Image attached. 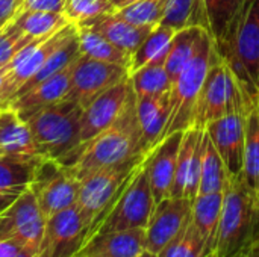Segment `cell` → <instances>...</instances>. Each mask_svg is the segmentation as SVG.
Here are the masks:
<instances>
[{
  "label": "cell",
  "mask_w": 259,
  "mask_h": 257,
  "mask_svg": "<svg viewBox=\"0 0 259 257\" xmlns=\"http://www.w3.org/2000/svg\"><path fill=\"white\" fill-rule=\"evenodd\" d=\"M182 135L184 132H176L170 136H165L147 153L144 159V168L149 177L155 203H159L164 198L170 197Z\"/></svg>",
  "instance_id": "obj_18"
},
{
  "label": "cell",
  "mask_w": 259,
  "mask_h": 257,
  "mask_svg": "<svg viewBox=\"0 0 259 257\" xmlns=\"http://www.w3.org/2000/svg\"><path fill=\"white\" fill-rule=\"evenodd\" d=\"M23 2L24 0H0V29L17 17Z\"/></svg>",
  "instance_id": "obj_40"
},
{
  "label": "cell",
  "mask_w": 259,
  "mask_h": 257,
  "mask_svg": "<svg viewBox=\"0 0 259 257\" xmlns=\"http://www.w3.org/2000/svg\"><path fill=\"white\" fill-rule=\"evenodd\" d=\"M42 156H0V194L20 195L29 189L38 161Z\"/></svg>",
  "instance_id": "obj_25"
},
{
  "label": "cell",
  "mask_w": 259,
  "mask_h": 257,
  "mask_svg": "<svg viewBox=\"0 0 259 257\" xmlns=\"http://www.w3.org/2000/svg\"><path fill=\"white\" fill-rule=\"evenodd\" d=\"M111 2H112V0H111Z\"/></svg>",
  "instance_id": "obj_50"
},
{
  "label": "cell",
  "mask_w": 259,
  "mask_h": 257,
  "mask_svg": "<svg viewBox=\"0 0 259 257\" xmlns=\"http://www.w3.org/2000/svg\"><path fill=\"white\" fill-rule=\"evenodd\" d=\"M17 195H8V194H0V212L5 211L9 204L14 203Z\"/></svg>",
  "instance_id": "obj_43"
},
{
  "label": "cell",
  "mask_w": 259,
  "mask_h": 257,
  "mask_svg": "<svg viewBox=\"0 0 259 257\" xmlns=\"http://www.w3.org/2000/svg\"><path fill=\"white\" fill-rule=\"evenodd\" d=\"M26 245L18 241H3L0 242V257H15Z\"/></svg>",
  "instance_id": "obj_41"
},
{
  "label": "cell",
  "mask_w": 259,
  "mask_h": 257,
  "mask_svg": "<svg viewBox=\"0 0 259 257\" xmlns=\"http://www.w3.org/2000/svg\"><path fill=\"white\" fill-rule=\"evenodd\" d=\"M214 53L215 42L209 32H206L197 55L173 82L170 91V117L164 129L162 139L176 132H185L193 127L194 108Z\"/></svg>",
  "instance_id": "obj_7"
},
{
  "label": "cell",
  "mask_w": 259,
  "mask_h": 257,
  "mask_svg": "<svg viewBox=\"0 0 259 257\" xmlns=\"http://www.w3.org/2000/svg\"><path fill=\"white\" fill-rule=\"evenodd\" d=\"M77 39L80 55L102 62L118 64L131 70L132 56L121 50L120 47H117L115 44H112L102 33L85 26H77Z\"/></svg>",
  "instance_id": "obj_26"
},
{
  "label": "cell",
  "mask_w": 259,
  "mask_h": 257,
  "mask_svg": "<svg viewBox=\"0 0 259 257\" xmlns=\"http://www.w3.org/2000/svg\"><path fill=\"white\" fill-rule=\"evenodd\" d=\"M255 108L258 106L252 105L246 98L238 80L222 61L215 48L211 67L206 73V77L197 97L193 127L205 130L209 123L228 114L247 115Z\"/></svg>",
  "instance_id": "obj_5"
},
{
  "label": "cell",
  "mask_w": 259,
  "mask_h": 257,
  "mask_svg": "<svg viewBox=\"0 0 259 257\" xmlns=\"http://www.w3.org/2000/svg\"><path fill=\"white\" fill-rule=\"evenodd\" d=\"M243 3L244 0H203L208 20V32L214 42L223 36L229 23L240 11Z\"/></svg>",
  "instance_id": "obj_35"
},
{
  "label": "cell",
  "mask_w": 259,
  "mask_h": 257,
  "mask_svg": "<svg viewBox=\"0 0 259 257\" xmlns=\"http://www.w3.org/2000/svg\"><path fill=\"white\" fill-rule=\"evenodd\" d=\"M79 26L90 27L99 33H102L106 39H109L112 44L129 53L131 56L137 52V48L143 44V41L149 36V33L153 30L150 26H138L134 24L121 17H118L115 12L102 14L96 18H91Z\"/></svg>",
  "instance_id": "obj_21"
},
{
  "label": "cell",
  "mask_w": 259,
  "mask_h": 257,
  "mask_svg": "<svg viewBox=\"0 0 259 257\" xmlns=\"http://www.w3.org/2000/svg\"><path fill=\"white\" fill-rule=\"evenodd\" d=\"M217 53L238 80L246 98L259 105V0H244L223 36Z\"/></svg>",
  "instance_id": "obj_1"
},
{
  "label": "cell",
  "mask_w": 259,
  "mask_h": 257,
  "mask_svg": "<svg viewBox=\"0 0 259 257\" xmlns=\"http://www.w3.org/2000/svg\"><path fill=\"white\" fill-rule=\"evenodd\" d=\"M11 67H12V61H11V62H8V64H5V65H0V89H2V86H3L5 77L8 76V73H9Z\"/></svg>",
  "instance_id": "obj_44"
},
{
  "label": "cell",
  "mask_w": 259,
  "mask_h": 257,
  "mask_svg": "<svg viewBox=\"0 0 259 257\" xmlns=\"http://www.w3.org/2000/svg\"><path fill=\"white\" fill-rule=\"evenodd\" d=\"M131 92L132 85L131 79H127L109 88L83 108L80 120V139L83 144L100 135L120 117Z\"/></svg>",
  "instance_id": "obj_15"
},
{
  "label": "cell",
  "mask_w": 259,
  "mask_h": 257,
  "mask_svg": "<svg viewBox=\"0 0 259 257\" xmlns=\"http://www.w3.org/2000/svg\"><path fill=\"white\" fill-rule=\"evenodd\" d=\"M88 229L76 204L55 214L46 220L38 257H74L85 244Z\"/></svg>",
  "instance_id": "obj_13"
},
{
  "label": "cell",
  "mask_w": 259,
  "mask_h": 257,
  "mask_svg": "<svg viewBox=\"0 0 259 257\" xmlns=\"http://www.w3.org/2000/svg\"><path fill=\"white\" fill-rule=\"evenodd\" d=\"M35 38L26 35L12 20L0 29V65L11 62Z\"/></svg>",
  "instance_id": "obj_38"
},
{
  "label": "cell",
  "mask_w": 259,
  "mask_h": 257,
  "mask_svg": "<svg viewBox=\"0 0 259 257\" xmlns=\"http://www.w3.org/2000/svg\"><path fill=\"white\" fill-rule=\"evenodd\" d=\"M176 33V29L167 26V24H158L153 27V30L149 33V36L143 41V44L137 48V52L132 55L131 62V74L152 62L164 64L170 50L171 39Z\"/></svg>",
  "instance_id": "obj_28"
},
{
  "label": "cell",
  "mask_w": 259,
  "mask_h": 257,
  "mask_svg": "<svg viewBox=\"0 0 259 257\" xmlns=\"http://www.w3.org/2000/svg\"><path fill=\"white\" fill-rule=\"evenodd\" d=\"M202 139L203 130L200 129L191 127L184 132L170 197H187L190 200L197 197L202 170Z\"/></svg>",
  "instance_id": "obj_17"
},
{
  "label": "cell",
  "mask_w": 259,
  "mask_h": 257,
  "mask_svg": "<svg viewBox=\"0 0 259 257\" xmlns=\"http://www.w3.org/2000/svg\"><path fill=\"white\" fill-rule=\"evenodd\" d=\"M0 111H2V108H0Z\"/></svg>",
  "instance_id": "obj_48"
},
{
  "label": "cell",
  "mask_w": 259,
  "mask_h": 257,
  "mask_svg": "<svg viewBox=\"0 0 259 257\" xmlns=\"http://www.w3.org/2000/svg\"><path fill=\"white\" fill-rule=\"evenodd\" d=\"M135 2H138V0H112V8H114V11H117V9L124 8V6L135 3Z\"/></svg>",
  "instance_id": "obj_46"
},
{
  "label": "cell",
  "mask_w": 259,
  "mask_h": 257,
  "mask_svg": "<svg viewBox=\"0 0 259 257\" xmlns=\"http://www.w3.org/2000/svg\"><path fill=\"white\" fill-rule=\"evenodd\" d=\"M129 77L131 71L127 67L79 55L71 67L70 91L65 98L76 101L83 109L96 97Z\"/></svg>",
  "instance_id": "obj_11"
},
{
  "label": "cell",
  "mask_w": 259,
  "mask_h": 257,
  "mask_svg": "<svg viewBox=\"0 0 259 257\" xmlns=\"http://www.w3.org/2000/svg\"><path fill=\"white\" fill-rule=\"evenodd\" d=\"M38 251L36 250H33V248H29V247H26V248H23L18 254L15 257H38Z\"/></svg>",
  "instance_id": "obj_45"
},
{
  "label": "cell",
  "mask_w": 259,
  "mask_h": 257,
  "mask_svg": "<svg viewBox=\"0 0 259 257\" xmlns=\"http://www.w3.org/2000/svg\"><path fill=\"white\" fill-rule=\"evenodd\" d=\"M206 32L208 30L200 26H188L176 30L165 59V70L171 82L176 80V77L182 73V70L197 55Z\"/></svg>",
  "instance_id": "obj_24"
},
{
  "label": "cell",
  "mask_w": 259,
  "mask_h": 257,
  "mask_svg": "<svg viewBox=\"0 0 259 257\" xmlns=\"http://www.w3.org/2000/svg\"><path fill=\"white\" fill-rule=\"evenodd\" d=\"M229 257H259V236L252 239L249 244H246Z\"/></svg>",
  "instance_id": "obj_42"
},
{
  "label": "cell",
  "mask_w": 259,
  "mask_h": 257,
  "mask_svg": "<svg viewBox=\"0 0 259 257\" xmlns=\"http://www.w3.org/2000/svg\"><path fill=\"white\" fill-rule=\"evenodd\" d=\"M108 12H114L111 0H65L64 6V15L74 26Z\"/></svg>",
  "instance_id": "obj_37"
},
{
  "label": "cell",
  "mask_w": 259,
  "mask_h": 257,
  "mask_svg": "<svg viewBox=\"0 0 259 257\" xmlns=\"http://www.w3.org/2000/svg\"><path fill=\"white\" fill-rule=\"evenodd\" d=\"M162 24L176 30L188 26H200L208 30L203 0H167Z\"/></svg>",
  "instance_id": "obj_32"
},
{
  "label": "cell",
  "mask_w": 259,
  "mask_h": 257,
  "mask_svg": "<svg viewBox=\"0 0 259 257\" xmlns=\"http://www.w3.org/2000/svg\"><path fill=\"white\" fill-rule=\"evenodd\" d=\"M212 144L215 145L219 155L229 176H237L243 170L244 156V141H246V115L243 114H228L205 127Z\"/></svg>",
  "instance_id": "obj_16"
},
{
  "label": "cell",
  "mask_w": 259,
  "mask_h": 257,
  "mask_svg": "<svg viewBox=\"0 0 259 257\" xmlns=\"http://www.w3.org/2000/svg\"><path fill=\"white\" fill-rule=\"evenodd\" d=\"M65 0H24L21 11H46L64 12Z\"/></svg>",
  "instance_id": "obj_39"
},
{
  "label": "cell",
  "mask_w": 259,
  "mask_h": 257,
  "mask_svg": "<svg viewBox=\"0 0 259 257\" xmlns=\"http://www.w3.org/2000/svg\"><path fill=\"white\" fill-rule=\"evenodd\" d=\"M146 156L147 155H141L126 162L102 168L80 180L76 206L90 227L115 200Z\"/></svg>",
  "instance_id": "obj_8"
},
{
  "label": "cell",
  "mask_w": 259,
  "mask_h": 257,
  "mask_svg": "<svg viewBox=\"0 0 259 257\" xmlns=\"http://www.w3.org/2000/svg\"><path fill=\"white\" fill-rule=\"evenodd\" d=\"M146 251V230L131 229L90 238L74 257H137Z\"/></svg>",
  "instance_id": "obj_20"
},
{
  "label": "cell",
  "mask_w": 259,
  "mask_h": 257,
  "mask_svg": "<svg viewBox=\"0 0 259 257\" xmlns=\"http://www.w3.org/2000/svg\"><path fill=\"white\" fill-rule=\"evenodd\" d=\"M165 5L167 0H138L114 12L134 24L156 27L158 24L162 23Z\"/></svg>",
  "instance_id": "obj_36"
},
{
  "label": "cell",
  "mask_w": 259,
  "mask_h": 257,
  "mask_svg": "<svg viewBox=\"0 0 259 257\" xmlns=\"http://www.w3.org/2000/svg\"><path fill=\"white\" fill-rule=\"evenodd\" d=\"M46 218L30 189L20 194L0 212V242L18 241L39 253Z\"/></svg>",
  "instance_id": "obj_12"
},
{
  "label": "cell",
  "mask_w": 259,
  "mask_h": 257,
  "mask_svg": "<svg viewBox=\"0 0 259 257\" xmlns=\"http://www.w3.org/2000/svg\"><path fill=\"white\" fill-rule=\"evenodd\" d=\"M193 200L187 197H167L156 203L146 226V250L158 254L191 221Z\"/></svg>",
  "instance_id": "obj_14"
},
{
  "label": "cell",
  "mask_w": 259,
  "mask_h": 257,
  "mask_svg": "<svg viewBox=\"0 0 259 257\" xmlns=\"http://www.w3.org/2000/svg\"><path fill=\"white\" fill-rule=\"evenodd\" d=\"M155 206L156 203L143 161L109 208L91 224L85 242L99 233L146 229Z\"/></svg>",
  "instance_id": "obj_6"
},
{
  "label": "cell",
  "mask_w": 259,
  "mask_h": 257,
  "mask_svg": "<svg viewBox=\"0 0 259 257\" xmlns=\"http://www.w3.org/2000/svg\"><path fill=\"white\" fill-rule=\"evenodd\" d=\"M258 108H259V105H258Z\"/></svg>",
  "instance_id": "obj_49"
},
{
  "label": "cell",
  "mask_w": 259,
  "mask_h": 257,
  "mask_svg": "<svg viewBox=\"0 0 259 257\" xmlns=\"http://www.w3.org/2000/svg\"><path fill=\"white\" fill-rule=\"evenodd\" d=\"M73 62L68 67H65L64 70H61L59 73L49 77L47 80L38 83L36 86H33V88L21 92L15 98H12L9 101L8 108L14 109L26 121L36 111L64 100L70 91Z\"/></svg>",
  "instance_id": "obj_19"
},
{
  "label": "cell",
  "mask_w": 259,
  "mask_h": 257,
  "mask_svg": "<svg viewBox=\"0 0 259 257\" xmlns=\"http://www.w3.org/2000/svg\"><path fill=\"white\" fill-rule=\"evenodd\" d=\"M76 30H77V26L68 23L59 30L47 36L35 38L12 59V67L8 76L5 77L3 86L0 89V108L2 109L8 108L9 101L20 92L24 83L44 65V62Z\"/></svg>",
  "instance_id": "obj_10"
},
{
  "label": "cell",
  "mask_w": 259,
  "mask_h": 257,
  "mask_svg": "<svg viewBox=\"0 0 259 257\" xmlns=\"http://www.w3.org/2000/svg\"><path fill=\"white\" fill-rule=\"evenodd\" d=\"M158 257H209L205 236L190 221L188 226L159 253Z\"/></svg>",
  "instance_id": "obj_34"
},
{
  "label": "cell",
  "mask_w": 259,
  "mask_h": 257,
  "mask_svg": "<svg viewBox=\"0 0 259 257\" xmlns=\"http://www.w3.org/2000/svg\"><path fill=\"white\" fill-rule=\"evenodd\" d=\"M82 106L73 100H61L32 114L26 123L30 129L35 147L44 158L55 159L71 167L80 156Z\"/></svg>",
  "instance_id": "obj_3"
},
{
  "label": "cell",
  "mask_w": 259,
  "mask_h": 257,
  "mask_svg": "<svg viewBox=\"0 0 259 257\" xmlns=\"http://www.w3.org/2000/svg\"><path fill=\"white\" fill-rule=\"evenodd\" d=\"M259 201L247 188L241 173L229 176L223 206L212 242V257H229L259 236Z\"/></svg>",
  "instance_id": "obj_4"
},
{
  "label": "cell",
  "mask_w": 259,
  "mask_h": 257,
  "mask_svg": "<svg viewBox=\"0 0 259 257\" xmlns=\"http://www.w3.org/2000/svg\"><path fill=\"white\" fill-rule=\"evenodd\" d=\"M228 170L212 144L209 135L203 130L202 139V170H200V186L199 194L223 192L228 185ZM197 194V195H199Z\"/></svg>",
  "instance_id": "obj_29"
},
{
  "label": "cell",
  "mask_w": 259,
  "mask_h": 257,
  "mask_svg": "<svg viewBox=\"0 0 259 257\" xmlns=\"http://www.w3.org/2000/svg\"><path fill=\"white\" fill-rule=\"evenodd\" d=\"M137 257H158V254H155V253H150V251H143L141 254H138Z\"/></svg>",
  "instance_id": "obj_47"
},
{
  "label": "cell",
  "mask_w": 259,
  "mask_h": 257,
  "mask_svg": "<svg viewBox=\"0 0 259 257\" xmlns=\"http://www.w3.org/2000/svg\"><path fill=\"white\" fill-rule=\"evenodd\" d=\"M147 155L143 150V135L137 112V95L132 89L120 117L100 135L83 144L79 159L68 167L77 180L137 156Z\"/></svg>",
  "instance_id": "obj_2"
},
{
  "label": "cell",
  "mask_w": 259,
  "mask_h": 257,
  "mask_svg": "<svg viewBox=\"0 0 259 257\" xmlns=\"http://www.w3.org/2000/svg\"><path fill=\"white\" fill-rule=\"evenodd\" d=\"M14 21L26 35L32 38L47 36L68 24V20L64 12L46 11H20Z\"/></svg>",
  "instance_id": "obj_33"
},
{
  "label": "cell",
  "mask_w": 259,
  "mask_h": 257,
  "mask_svg": "<svg viewBox=\"0 0 259 257\" xmlns=\"http://www.w3.org/2000/svg\"><path fill=\"white\" fill-rule=\"evenodd\" d=\"M241 176L259 201V108L246 115V141Z\"/></svg>",
  "instance_id": "obj_30"
},
{
  "label": "cell",
  "mask_w": 259,
  "mask_h": 257,
  "mask_svg": "<svg viewBox=\"0 0 259 257\" xmlns=\"http://www.w3.org/2000/svg\"><path fill=\"white\" fill-rule=\"evenodd\" d=\"M80 180L74 177L68 167L42 156L36 164L29 189L35 195L42 217L47 220L76 204Z\"/></svg>",
  "instance_id": "obj_9"
},
{
  "label": "cell",
  "mask_w": 259,
  "mask_h": 257,
  "mask_svg": "<svg viewBox=\"0 0 259 257\" xmlns=\"http://www.w3.org/2000/svg\"><path fill=\"white\" fill-rule=\"evenodd\" d=\"M137 112L143 135V150L149 153L162 141V133L170 117V92L137 98Z\"/></svg>",
  "instance_id": "obj_22"
},
{
  "label": "cell",
  "mask_w": 259,
  "mask_h": 257,
  "mask_svg": "<svg viewBox=\"0 0 259 257\" xmlns=\"http://www.w3.org/2000/svg\"><path fill=\"white\" fill-rule=\"evenodd\" d=\"M222 206H223V192L199 194L191 204V223L205 236L209 256H211L214 236L222 215Z\"/></svg>",
  "instance_id": "obj_27"
},
{
  "label": "cell",
  "mask_w": 259,
  "mask_h": 257,
  "mask_svg": "<svg viewBox=\"0 0 259 257\" xmlns=\"http://www.w3.org/2000/svg\"><path fill=\"white\" fill-rule=\"evenodd\" d=\"M129 79L137 98L170 92L173 86V82L165 70V65L158 62H152L134 71Z\"/></svg>",
  "instance_id": "obj_31"
},
{
  "label": "cell",
  "mask_w": 259,
  "mask_h": 257,
  "mask_svg": "<svg viewBox=\"0 0 259 257\" xmlns=\"http://www.w3.org/2000/svg\"><path fill=\"white\" fill-rule=\"evenodd\" d=\"M0 148L6 155L41 156L27 123L11 108L0 111Z\"/></svg>",
  "instance_id": "obj_23"
}]
</instances>
